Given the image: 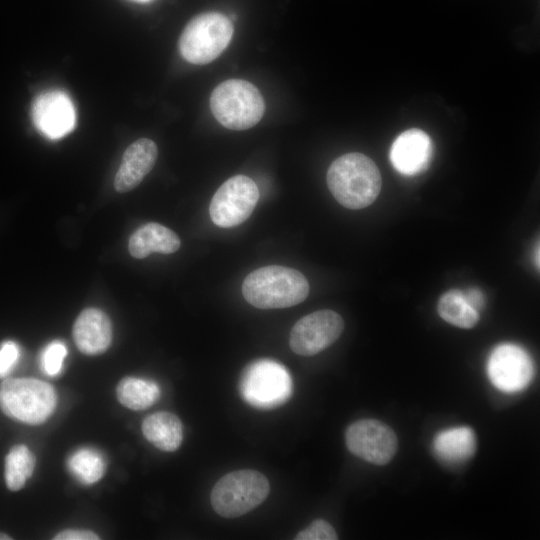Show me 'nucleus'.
<instances>
[{
    "mask_svg": "<svg viewBox=\"0 0 540 540\" xmlns=\"http://www.w3.org/2000/svg\"><path fill=\"white\" fill-rule=\"evenodd\" d=\"M258 199L256 183L246 175H235L215 192L209 207L210 217L219 227L240 225L252 214Z\"/></svg>",
    "mask_w": 540,
    "mask_h": 540,
    "instance_id": "6e6552de",
    "label": "nucleus"
},
{
    "mask_svg": "<svg viewBox=\"0 0 540 540\" xmlns=\"http://www.w3.org/2000/svg\"><path fill=\"white\" fill-rule=\"evenodd\" d=\"M67 355V348L60 341L49 343L41 355V368L46 375L55 376L60 373L64 359Z\"/></svg>",
    "mask_w": 540,
    "mask_h": 540,
    "instance_id": "5701e85b",
    "label": "nucleus"
},
{
    "mask_svg": "<svg viewBox=\"0 0 540 540\" xmlns=\"http://www.w3.org/2000/svg\"><path fill=\"white\" fill-rule=\"evenodd\" d=\"M133 1L141 2V3H146V2H150V1H152V0H133Z\"/></svg>",
    "mask_w": 540,
    "mask_h": 540,
    "instance_id": "c85d7f7f",
    "label": "nucleus"
},
{
    "mask_svg": "<svg viewBox=\"0 0 540 540\" xmlns=\"http://www.w3.org/2000/svg\"><path fill=\"white\" fill-rule=\"evenodd\" d=\"M233 32V23L224 14H199L188 22L181 33L178 42L180 54L189 63L208 64L226 49Z\"/></svg>",
    "mask_w": 540,
    "mask_h": 540,
    "instance_id": "423d86ee",
    "label": "nucleus"
},
{
    "mask_svg": "<svg viewBox=\"0 0 540 540\" xmlns=\"http://www.w3.org/2000/svg\"><path fill=\"white\" fill-rule=\"evenodd\" d=\"M73 339L78 349L87 355L105 352L112 341V324L105 312L86 308L73 324Z\"/></svg>",
    "mask_w": 540,
    "mask_h": 540,
    "instance_id": "2eb2a0df",
    "label": "nucleus"
},
{
    "mask_svg": "<svg viewBox=\"0 0 540 540\" xmlns=\"http://www.w3.org/2000/svg\"><path fill=\"white\" fill-rule=\"evenodd\" d=\"M292 378L285 366L272 359H259L247 365L239 380V393L250 406L270 410L288 401Z\"/></svg>",
    "mask_w": 540,
    "mask_h": 540,
    "instance_id": "39448f33",
    "label": "nucleus"
},
{
    "mask_svg": "<svg viewBox=\"0 0 540 540\" xmlns=\"http://www.w3.org/2000/svg\"><path fill=\"white\" fill-rule=\"evenodd\" d=\"M70 473L82 484L91 485L102 478L106 470L104 457L91 448L75 451L67 462Z\"/></svg>",
    "mask_w": 540,
    "mask_h": 540,
    "instance_id": "412c9836",
    "label": "nucleus"
},
{
    "mask_svg": "<svg viewBox=\"0 0 540 540\" xmlns=\"http://www.w3.org/2000/svg\"><path fill=\"white\" fill-rule=\"evenodd\" d=\"M36 128L50 139H58L75 127L76 112L69 96L59 90L40 94L32 106Z\"/></svg>",
    "mask_w": 540,
    "mask_h": 540,
    "instance_id": "f8f14e48",
    "label": "nucleus"
},
{
    "mask_svg": "<svg viewBox=\"0 0 540 540\" xmlns=\"http://www.w3.org/2000/svg\"><path fill=\"white\" fill-rule=\"evenodd\" d=\"M345 443L355 456L375 465L391 461L398 447L395 432L376 419H361L348 426Z\"/></svg>",
    "mask_w": 540,
    "mask_h": 540,
    "instance_id": "1a4fd4ad",
    "label": "nucleus"
},
{
    "mask_svg": "<svg viewBox=\"0 0 540 540\" xmlns=\"http://www.w3.org/2000/svg\"><path fill=\"white\" fill-rule=\"evenodd\" d=\"M473 430L466 426L453 427L439 432L433 441V451L439 460L457 464L469 459L475 451Z\"/></svg>",
    "mask_w": 540,
    "mask_h": 540,
    "instance_id": "a211bd4d",
    "label": "nucleus"
},
{
    "mask_svg": "<svg viewBox=\"0 0 540 540\" xmlns=\"http://www.w3.org/2000/svg\"><path fill=\"white\" fill-rule=\"evenodd\" d=\"M296 540H336L337 533L333 526L323 519L314 520L309 526L301 530Z\"/></svg>",
    "mask_w": 540,
    "mask_h": 540,
    "instance_id": "b1692460",
    "label": "nucleus"
},
{
    "mask_svg": "<svg viewBox=\"0 0 540 540\" xmlns=\"http://www.w3.org/2000/svg\"><path fill=\"white\" fill-rule=\"evenodd\" d=\"M55 540H97L99 537L87 530H64L58 533Z\"/></svg>",
    "mask_w": 540,
    "mask_h": 540,
    "instance_id": "a878e982",
    "label": "nucleus"
},
{
    "mask_svg": "<svg viewBox=\"0 0 540 540\" xmlns=\"http://www.w3.org/2000/svg\"><path fill=\"white\" fill-rule=\"evenodd\" d=\"M534 368L529 354L511 343L498 345L490 354L487 374L499 390L514 393L525 388L533 377Z\"/></svg>",
    "mask_w": 540,
    "mask_h": 540,
    "instance_id": "9b49d317",
    "label": "nucleus"
},
{
    "mask_svg": "<svg viewBox=\"0 0 540 540\" xmlns=\"http://www.w3.org/2000/svg\"><path fill=\"white\" fill-rule=\"evenodd\" d=\"M210 108L222 126L231 130H246L261 120L265 103L255 85L242 79H229L211 93Z\"/></svg>",
    "mask_w": 540,
    "mask_h": 540,
    "instance_id": "7ed1b4c3",
    "label": "nucleus"
},
{
    "mask_svg": "<svg viewBox=\"0 0 540 540\" xmlns=\"http://www.w3.org/2000/svg\"><path fill=\"white\" fill-rule=\"evenodd\" d=\"M35 468V457L25 445L12 447L5 458V481L12 491L20 490L31 477Z\"/></svg>",
    "mask_w": 540,
    "mask_h": 540,
    "instance_id": "4be33fe9",
    "label": "nucleus"
},
{
    "mask_svg": "<svg viewBox=\"0 0 540 540\" xmlns=\"http://www.w3.org/2000/svg\"><path fill=\"white\" fill-rule=\"evenodd\" d=\"M433 156V143L429 135L417 128L401 133L392 143V166L406 176L417 175L429 166Z\"/></svg>",
    "mask_w": 540,
    "mask_h": 540,
    "instance_id": "ddd939ff",
    "label": "nucleus"
},
{
    "mask_svg": "<svg viewBox=\"0 0 540 540\" xmlns=\"http://www.w3.org/2000/svg\"><path fill=\"white\" fill-rule=\"evenodd\" d=\"M327 185L345 208L362 209L378 197L382 178L374 161L362 153H347L335 159L327 171Z\"/></svg>",
    "mask_w": 540,
    "mask_h": 540,
    "instance_id": "f257e3e1",
    "label": "nucleus"
},
{
    "mask_svg": "<svg viewBox=\"0 0 540 540\" xmlns=\"http://www.w3.org/2000/svg\"><path fill=\"white\" fill-rule=\"evenodd\" d=\"M242 293L259 309L288 308L307 298L309 283L296 269L270 265L250 272L243 281Z\"/></svg>",
    "mask_w": 540,
    "mask_h": 540,
    "instance_id": "f03ea898",
    "label": "nucleus"
},
{
    "mask_svg": "<svg viewBox=\"0 0 540 540\" xmlns=\"http://www.w3.org/2000/svg\"><path fill=\"white\" fill-rule=\"evenodd\" d=\"M181 245L178 235L155 222L144 224L129 239L128 250L132 257L143 259L153 252L171 254Z\"/></svg>",
    "mask_w": 540,
    "mask_h": 540,
    "instance_id": "dca6fc26",
    "label": "nucleus"
},
{
    "mask_svg": "<svg viewBox=\"0 0 540 540\" xmlns=\"http://www.w3.org/2000/svg\"><path fill=\"white\" fill-rule=\"evenodd\" d=\"M269 492L270 484L264 474L251 469L236 470L216 482L210 501L219 516L237 518L262 504Z\"/></svg>",
    "mask_w": 540,
    "mask_h": 540,
    "instance_id": "20e7f679",
    "label": "nucleus"
},
{
    "mask_svg": "<svg viewBox=\"0 0 540 540\" xmlns=\"http://www.w3.org/2000/svg\"><path fill=\"white\" fill-rule=\"evenodd\" d=\"M9 539H11V537H9L8 535L4 533H0V540H9Z\"/></svg>",
    "mask_w": 540,
    "mask_h": 540,
    "instance_id": "cd10ccee",
    "label": "nucleus"
},
{
    "mask_svg": "<svg viewBox=\"0 0 540 540\" xmlns=\"http://www.w3.org/2000/svg\"><path fill=\"white\" fill-rule=\"evenodd\" d=\"M343 318L335 311L324 309L299 319L291 329L289 345L301 356H313L332 345L342 334Z\"/></svg>",
    "mask_w": 540,
    "mask_h": 540,
    "instance_id": "9d476101",
    "label": "nucleus"
},
{
    "mask_svg": "<svg viewBox=\"0 0 540 540\" xmlns=\"http://www.w3.org/2000/svg\"><path fill=\"white\" fill-rule=\"evenodd\" d=\"M20 355L18 345L6 341L0 347V377L6 376L15 366Z\"/></svg>",
    "mask_w": 540,
    "mask_h": 540,
    "instance_id": "393cba45",
    "label": "nucleus"
},
{
    "mask_svg": "<svg viewBox=\"0 0 540 540\" xmlns=\"http://www.w3.org/2000/svg\"><path fill=\"white\" fill-rule=\"evenodd\" d=\"M144 437L156 448L173 452L183 440V426L173 413L160 411L147 416L142 422Z\"/></svg>",
    "mask_w": 540,
    "mask_h": 540,
    "instance_id": "f3484780",
    "label": "nucleus"
},
{
    "mask_svg": "<svg viewBox=\"0 0 540 540\" xmlns=\"http://www.w3.org/2000/svg\"><path fill=\"white\" fill-rule=\"evenodd\" d=\"M57 403L54 388L33 378H11L0 384V408L10 418L40 424L53 413Z\"/></svg>",
    "mask_w": 540,
    "mask_h": 540,
    "instance_id": "0eeeda50",
    "label": "nucleus"
},
{
    "mask_svg": "<svg viewBox=\"0 0 540 540\" xmlns=\"http://www.w3.org/2000/svg\"><path fill=\"white\" fill-rule=\"evenodd\" d=\"M464 295L467 299V301L470 303V305L479 312L483 309L485 305V299L483 293L477 289V288H470L466 292H464Z\"/></svg>",
    "mask_w": 540,
    "mask_h": 540,
    "instance_id": "bb28decb",
    "label": "nucleus"
},
{
    "mask_svg": "<svg viewBox=\"0 0 540 540\" xmlns=\"http://www.w3.org/2000/svg\"><path fill=\"white\" fill-rule=\"evenodd\" d=\"M437 310L443 320L463 329L473 328L479 320V312L470 305L464 292L457 289L440 297Z\"/></svg>",
    "mask_w": 540,
    "mask_h": 540,
    "instance_id": "6ab92c4d",
    "label": "nucleus"
},
{
    "mask_svg": "<svg viewBox=\"0 0 540 540\" xmlns=\"http://www.w3.org/2000/svg\"><path fill=\"white\" fill-rule=\"evenodd\" d=\"M158 148L151 139L141 138L125 150L114 179L117 192L126 193L137 187L154 167Z\"/></svg>",
    "mask_w": 540,
    "mask_h": 540,
    "instance_id": "4468645a",
    "label": "nucleus"
},
{
    "mask_svg": "<svg viewBox=\"0 0 540 540\" xmlns=\"http://www.w3.org/2000/svg\"><path fill=\"white\" fill-rule=\"evenodd\" d=\"M117 398L132 410H143L157 402L160 388L157 383L134 377L122 379L117 387Z\"/></svg>",
    "mask_w": 540,
    "mask_h": 540,
    "instance_id": "aec40b11",
    "label": "nucleus"
}]
</instances>
